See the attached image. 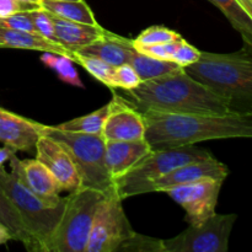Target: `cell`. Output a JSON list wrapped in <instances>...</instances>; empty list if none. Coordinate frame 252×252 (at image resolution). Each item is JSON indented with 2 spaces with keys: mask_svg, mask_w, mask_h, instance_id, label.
<instances>
[{
  "mask_svg": "<svg viewBox=\"0 0 252 252\" xmlns=\"http://www.w3.org/2000/svg\"><path fill=\"white\" fill-rule=\"evenodd\" d=\"M123 100L139 113L224 116L238 113L226 98L192 79L184 68L125 90ZM243 113V112H241Z\"/></svg>",
  "mask_w": 252,
  "mask_h": 252,
  "instance_id": "6da1fadb",
  "label": "cell"
},
{
  "mask_svg": "<svg viewBox=\"0 0 252 252\" xmlns=\"http://www.w3.org/2000/svg\"><path fill=\"white\" fill-rule=\"evenodd\" d=\"M145 140L152 150L170 149L207 140L252 137V113L231 115H181L142 113Z\"/></svg>",
  "mask_w": 252,
  "mask_h": 252,
  "instance_id": "7a4b0ae2",
  "label": "cell"
},
{
  "mask_svg": "<svg viewBox=\"0 0 252 252\" xmlns=\"http://www.w3.org/2000/svg\"><path fill=\"white\" fill-rule=\"evenodd\" d=\"M184 70L214 94L226 98L235 111L252 113L251 47L245 46L226 54L201 52L198 61L185 66Z\"/></svg>",
  "mask_w": 252,
  "mask_h": 252,
  "instance_id": "3957f363",
  "label": "cell"
},
{
  "mask_svg": "<svg viewBox=\"0 0 252 252\" xmlns=\"http://www.w3.org/2000/svg\"><path fill=\"white\" fill-rule=\"evenodd\" d=\"M41 134L58 142L73 159L81 177V189H91L108 194L116 191L105 160L106 140L101 134L65 132L39 123Z\"/></svg>",
  "mask_w": 252,
  "mask_h": 252,
  "instance_id": "277c9868",
  "label": "cell"
},
{
  "mask_svg": "<svg viewBox=\"0 0 252 252\" xmlns=\"http://www.w3.org/2000/svg\"><path fill=\"white\" fill-rule=\"evenodd\" d=\"M0 186L19 212L25 228L36 243L39 252H47L54 229L58 225L65 207L66 196L56 206L46 203L43 199L30 191L14 172L0 169Z\"/></svg>",
  "mask_w": 252,
  "mask_h": 252,
  "instance_id": "5b68a950",
  "label": "cell"
},
{
  "mask_svg": "<svg viewBox=\"0 0 252 252\" xmlns=\"http://www.w3.org/2000/svg\"><path fill=\"white\" fill-rule=\"evenodd\" d=\"M105 196L91 189L70 192L61 220L49 239L47 252H85L96 212Z\"/></svg>",
  "mask_w": 252,
  "mask_h": 252,
  "instance_id": "8992f818",
  "label": "cell"
},
{
  "mask_svg": "<svg viewBox=\"0 0 252 252\" xmlns=\"http://www.w3.org/2000/svg\"><path fill=\"white\" fill-rule=\"evenodd\" d=\"M214 158L213 154L196 144L170 149L153 150L133 169L115 181L116 192L122 199L148 193L149 186L172 170L191 161Z\"/></svg>",
  "mask_w": 252,
  "mask_h": 252,
  "instance_id": "52a82bcc",
  "label": "cell"
},
{
  "mask_svg": "<svg viewBox=\"0 0 252 252\" xmlns=\"http://www.w3.org/2000/svg\"><path fill=\"white\" fill-rule=\"evenodd\" d=\"M238 214H217L171 239L162 240L164 252H226Z\"/></svg>",
  "mask_w": 252,
  "mask_h": 252,
  "instance_id": "ba28073f",
  "label": "cell"
},
{
  "mask_svg": "<svg viewBox=\"0 0 252 252\" xmlns=\"http://www.w3.org/2000/svg\"><path fill=\"white\" fill-rule=\"evenodd\" d=\"M116 191L106 194L98 206L85 252H117L121 244L134 230Z\"/></svg>",
  "mask_w": 252,
  "mask_h": 252,
  "instance_id": "9c48e42d",
  "label": "cell"
},
{
  "mask_svg": "<svg viewBox=\"0 0 252 252\" xmlns=\"http://www.w3.org/2000/svg\"><path fill=\"white\" fill-rule=\"evenodd\" d=\"M224 180L203 179L199 181L171 187L164 191L186 212L189 225L198 224L216 213L219 193Z\"/></svg>",
  "mask_w": 252,
  "mask_h": 252,
  "instance_id": "30bf717a",
  "label": "cell"
},
{
  "mask_svg": "<svg viewBox=\"0 0 252 252\" xmlns=\"http://www.w3.org/2000/svg\"><path fill=\"white\" fill-rule=\"evenodd\" d=\"M36 159L49 170L62 191L74 192L81 189V177L69 153L48 135L42 134L36 143Z\"/></svg>",
  "mask_w": 252,
  "mask_h": 252,
  "instance_id": "8fae6325",
  "label": "cell"
},
{
  "mask_svg": "<svg viewBox=\"0 0 252 252\" xmlns=\"http://www.w3.org/2000/svg\"><path fill=\"white\" fill-rule=\"evenodd\" d=\"M101 135L110 140H140L145 138V123L142 113L128 105L122 96L113 94L108 102V113Z\"/></svg>",
  "mask_w": 252,
  "mask_h": 252,
  "instance_id": "7c38bea8",
  "label": "cell"
},
{
  "mask_svg": "<svg viewBox=\"0 0 252 252\" xmlns=\"http://www.w3.org/2000/svg\"><path fill=\"white\" fill-rule=\"evenodd\" d=\"M9 165L17 179L46 203L51 206L61 203L63 199L61 193L63 191L53 175L41 161L37 159L20 160L14 154L10 158Z\"/></svg>",
  "mask_w": 252,
  "mask_h": 252,
  "instance_id": "4fadbf2b",
  "label": "cell"
},
{
  "mask_svg": "<svg viewBox=\"0 0 252 252\" xmlns=\"http://www.w3.org/2000/svg\"><path fill=\"white\" fill-rule=\"evenodd\" d=\"M228 175V166L217 160L216 158L191 161L189 164H185L177 169L172 170L165 176L155 180L149 186L148 193H150V192H164L171 187L191 184V182H196L203 179H218L225 181Z\"/></svg>",
  "mask_w": 252,
  "mask_h": 252,
  "instance_id": "5bb4252c",
  "label": "cell"
},
{
  "mask_svg": "<svg viewBox=\"0 0 252 252\" xmlns=\"http://www.w3.org/2000/svg\"><path fill=\"white\" fill-rule=\"evenodd\" d=\"M39 123L0 107V142L15 152H31L41 137Z\"/></svg>",
  "mask_w": 252,
  "mask_h": 252,
  "instance_id": "9a60e30c",
  "label": "cell"
},
{
  "mask_svg": "<svg viewBox=\"0 0 252 252\" xmlns=\"http://www.w3.org/2000/svg\"><path fill=\"white\" fill-rule=\"evenodd\" d=\"M152 152V148L145 138L140 140L106 142L105 160L111 179L116 181L122 177Z\"/></svg>",
  "mask_w": 252,
  "mask_h": 252,
  "instance_id": "2e32d148",
  "label": "cell"
},
{
  "mask_svg": "<svg viewBox=\"0 0 252 252\" xmlns=\"http://www.w3.org/2000/svg\"><path fill=\"white\" fill-rule=\"evenodd\" d=\"M133 48L134 47L132 44V39L125 38L123 36L105 30V32L97 39L78 49L74 53L80 54V56L95 57L110 65L118 66L128 63Z\"/></svg>",
  "mask_w": 252,
  "mask_h": 252,
  "instance_id": "e0dca14e",
  "label": "cell"
},
{
  "mask_svg": "<svg viewBox=\"0 0 252 252\" xmlns=\"http://www.w3.org/2000/svg\"><path fill=\"white\" fill-rule=\"evenodd\" d=\"M52 15V14H51ZM54 24V31L58 43L65 47L68 51L75 52L91 42L97 39L105 32V29L98 25H88L81 22L69 21L52 15Z\"/></svg>",
  "mask_w": 252,
  "mask_h": 252,
  "instance_id": "ac0fdd59",
  "label": "cell"
},
{
  "mask_svg": "<svg viewBox=\"0 0 252 252\" xmlns=\"http://www.w3.org/2000/svg\"><path fill=\"white\" fill-rule=\"evenodd\" d=\"M0 48L31 49V51L51 52L68 57L74 62V53L57 42L49 41L38 33L20 30L0 27Z\"/></svg>",
  "mask_w": 252,
  "mask_h": 252,
  "instance_id": "d6986e66",
  "label": "cell"
},
{
  "mask_svg": "<svg viewBox=\"0 0 252 252\" xmlns=\"http://www.w3.org/2000/svg\"><path fill=\"white\" fill-rule=\"evenodd\" d=\"M0 223L6 226L7 230L11 234L12 240L21 243L26 250L39 252L36 243L25 228L19 212L1 186H0Z\"/></svg>",
  "mask_w": 252,
  "mask_h": 252,
  "instance_id": "ffe728a7",
  "label": "cell"
},
{
  "mask_svg": "<svg viewBox=\"0 0 252 252\" xmlns=\"http://www.w3.org/2000/svg\"><path fill=\"white\" fill-rule=\"evenodd\" d=\"M39 5L49 14L61 17V19L81 22V24L98 25L93 10L90 9L85 0H65V1L41 0Z\"/></svg>",
  "mask_w": 252,
  "mask_h": 252,
  "instance_id": "44dd1931",
  "label": "cell"
},
{
  "mask_svg": "<svg viewBox=\"0 0 252 252\" xmlns=\"http://www.w3.org/2000/svg\"><path fill=\"white\" fill-rule=\"evenodd\" d=\"M128 63L134 68L142 81L160 78V76L167 75V74L181 69V66L177 65L175 62L162 61V59L145 56V54L138 52L135 48H133Z\"/></svg>",
  "mask_w": 252,
  "mask_h": 252,
  "instance_id": "7402d4cb",
  "label": "cell"
},
{
  "mask_svg": "<svg viewBox=\"0 0 252 252\" xmlns=\"http://www.w3.org/2000/svg\"><path fill=\"white\" fill-rule=\"evenodd\" d=\"M229 20L231 26L243 36L245 46L252 47V16L236 0H209Z\"/></svg>",
  "mask_w": 252,
  "mask_h": 252,
  "instance_id": "603a6c76",
  "label": "cell"
},
{
  "mask_svg": "<svg viewBox=\"0 0 252 252\" xmlns=\"http://www.w3.org/2000/svg\"><path fill=\"white\" fill-rule=\"evenodd\" d=\"M108 113V103L102 106L94 112L84 115L81 117L74 118L68 122L53 126L54 128L65 132L84 133V134H101L102 133L103 123Z\"/></svg>",
  "mask_w": 252,
  "mask_h": 252,
  "instance_id": "cb8c5ba5",
  "label": "cell"
},
{
  "mask_svg": "<svg viewBox=\"0 0 252 252\" xmlns=\"http://www.w3.org/2000/svg\"><path fill=\"white\" fill-rule=\"evenodd\" d=\"M41 62L44 65L56 71L62 81L71 86H76V88H84L83 81L79 78L78 70L70 58L61 56V54L51 53V52H43L41 56Z\"/></svg>",
  "mask_w": 252,
  "mask_h": 252,
  "instance_id": "d4e9b609",
  "label": "cell"
},
{
  "mask_svg": "<svg viewBox=\"0 0 252 252\" xmlns=\"http://www.w3.org/2000/svg\"><path fill=\"white\" fill-rule=\"evenodd\" d=\"M74 63L80 64L90 75L97 79L100 83H102L107 88L112 89V78L115 66L110 65L106 62L95 58V57L80 56V54L76 53H74Z\"/></svg>",
  "mask_w": 252,
  "mask_h": 252,
  "instance_id": "484cf974",
  "label": "cell"
},
{
  "mask_svg": "<svg viewBox=\"0 0 252 252\" xmlns=\"http://www.w3.org/2000/svg\"><path fill=\"white\" fill-rule=\"evenodd\" d=\"M117 252H164V246L161 239L142 235L134 231L121 244Z\"/></svg>",
  "mask_w": 252,
  "mask_h": 252,
  "instance_id": "4316f807",
  "label": "cell"
},
{
  "mask_svg": "<svg viewBox=\"0 0 252 252\" xmlns=\"http://www.w3.org/2000/svg\"><path fill=\"white\" fill-rule=\"evenodd\" d=\"M181 37L174 30L165 26H150L140 32L135 39H132L133 46H150V44H160L171 42Z\"/></svg>",
  "mask_w": 252,
  "mask_h": 252,
  "instance_id": "83f0119b",
  "label": "cell"
},
{
  "mask_svg": "<svg viewBox=\"0 0 252 252\" xmlns=\"http://www.w3.org/2000/svg\"><path fill=\"white\" fill-rule=\"evenodd\" d=\"M142 83V79L137 74L129 63L115 66L112 78V89H122V90H133L138 88Z\"/></svg>",
  "mask_w": 252,
  "mask_h": 252,
  "instance_id": "f1b7e54d",
  "label": "cell"
},
{
  "mask_svg": "<svg viewBox=\"0 0 252 252\" xmlns=\"http://www.w3.org/2000/svg\"><path fill=\"white\" fill-rule=\"evenodd\" d=\"M30 16H31L32 24H33L36 32L44 38L49 39L58 43L56 37V31H54V24L52 20V15L43 7H37V9L30 10ZM61 44V43H59Z\"/></svg>",
  "mask_w": 252,
  "mask_h": 252,
  "instance_id": "f546056e",
  "label": "cell"
},
{
  "mask_svg": "<svg viewBox=\"0 0 252 252\" xmlns=\"http://www.w3.org/2000/svg\"><path fill=\"white\" fill-rule=\"evenodd\" d=\"M199 57H201V51H198L196 47L189 43L181 36L176 41V46H175V51L174 54H172L171 61L175 62L181 68H185V66L196 63L199 59Z\"/></svg>",
  "mask_w": 252,
  "mask_h": 252,
  "instance_id": "4dcf8cb0",
  "label": "cell"
},
{
  "mask_svg": "<svg viewBox=\"0 0 252 252\" xmlns=\"http://www.w3.org/2000/svg\"><path fill=\"white\" fill-rule=\"evenodd\" d=\"M0 27L37 33L36 29H34L33 24H32L30 11H20L16 12V14L9 15V16L0 17Z\"/></svg>",
  "mask_w": 252,
  "mask_h": 252,
  "instance_id": "1f68e13d",
  "label": "cell"
},
{
  "mask_svg": "<svg viewBox=\"0 0 252 252\" xmlns=\"http://www.w3.org/2000/svg\"><path fill=\"white\" fill-rule=\"evenodd\" d=\"M177 39H175V41H171V42H166V43L150 44V46H133V47H134L138 52L145 54V56L153 57V58H157V59H162V61H171Z\"/></svg>",
  "mask_w": 252,
  "mask_h": 252,
  "instance_id": "d6a6232c",
  "label": "cell"
},
{
  "mask_svg": "<svg viewBox=\"0 0 252 252\" xmlns=\"http://www.w3.org/2000/svg\"><path fill=\"white\" fill-rule=\"evenodd\" d=\"M39 6V4H32L24 0H0V17L9 16L20 11H30Z\"/></svg>",
  "mask_w": 252,
  "mask_h": 252,
  "instance_id": "836d02e7",
  "label": "cell"
},
{
  "mask_svg": "<svg viewBox=\"0 0 252 252\" xmlns=\"http://www.w3.org/2000/svg\"><path fill=\"white\" fill-rule=\"evenodd\" d=\"M14 154H16V152L7 145H5L4 148H0V169L4 167L5 162H9L10 158Z\"/></svg>",
  "mask_w": 252,
  "mask_h": 252,
  "instance_id": "e575fe53",
  "label": "cell"
},
{
  "mask_svg": "<svg viewBox=\"0 0 252 252\" xmlns=\"http://www.w3.org/2000/svg\"><path fill=\"white\" fill-rule=\"evenodd\" d=\"M10 240H12L11 234H10V231L7 230V228L4 224L0 223V246L5 245V244L9 243Z\"/></svg>",
  "mask_w": 252,
  "mask_h": 252,
  "instance_id": "d590c367",
  "label": "cell"
},
{
  "mask_svg": "<svg viewBox=\"0 0 252 252\" xmlns=\"http://www.w3.org/2000/svg\"><path fill=\"white\" fill-rule=\"evenodd\" d=\"M236 1L241 5V7H243L250 16H252V0H236Z\"/></svg>",
  "mask_w": 252,
  "mask_h": 252,
  "instance_id": "8d00e7d4",
  "label": "cell"
},
{
  "mask_svg": "<svg viewBox=\"0 0 252 252\" xmlns=\"http://www.w3.org/2000/svg\"><path fill=\"white\" fill-rule=\"evenodd\" d=\"M24 1L32 2V4H39V0H24Z\"/></svg>",
  "mask_w": 252,
  "mask_h": 252,
  "instance_id": "74e56055",
  "label": "cell"
},
{
  "mask_svg": "<svg viewBox=\"0 0 252 252\" xmlns=\"http://www.w3.org/2000/svg\"><path fill=\"white\" fill-rule=\"evenodd\" d=\"M41 1V0H39ZM49 1H65V0H49Z\"/></svg>",
  "mask_w": 252,
  "mask_h": 252,
  "instance_id": "f35d334b",
  "label": "cell"
}]
</instances>
